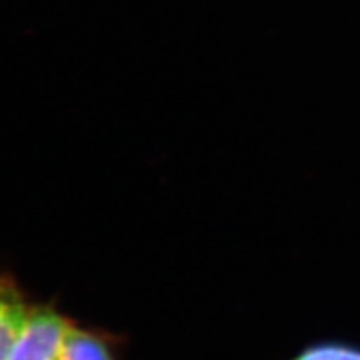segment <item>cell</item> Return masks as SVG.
I'll return each instance as SVG.
<instances>
[{"label":"cell","instance_id":"1","mask_svg":"<svg viewBox=\"0 0 360 360\" xmlns=\"http://www.w3.org/2000/svg\"><path fill=\"white\" fill-rule=\"evenodd\" d=\"M72 321L50 305L33 303L29 320L8 360H59Z\"/></svg>","mask_w":360,"mask_h":360},{"label":"cell","instance_id":"2","mask_svg":"<svg viewBox=\"0 0 360 360\" xmlns=\"http://www.w3.org/2000/svg\"><path fill=\"white\" fill-rule=\"evenodd\" d=\"M32 307L15 276L0 272V360H8L26 328Z\"/></svg>","mask_w":360,"mask_h":360},{"label":"cell","instance_id":"3","mask_svg":"<svg viewBox=\"0 0 360 360\" xmlns=\"http://www.w3.org/2000/svg\"><path fill=\"white\" fill-rule=\"evenodd\" d=\"M59 360H116L105 336L71 324L59 353Z\"/></svg>","mask_w":360,"mask_h":360},{"label":"cell","instance_id":"4","mask_svg":"<svg viewBox=\"0 0 360 360\" xmlns=\"http://www.w3.org/2000/svg\"><path fill=\"white\" fill-rule=\"evenodd\" d=\"M287 360H360V347L340 341H323L305 347Z\"/></svg>","mask_w":360,"mask_h":360}]
</instances>
